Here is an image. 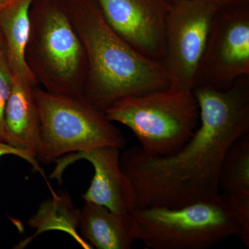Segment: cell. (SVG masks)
<instances>
[{"mask_svg": "<svg viewBox=\"0 0 249 249\" xmlns=\"http://www.w3.org/2000/svg\"><path fill=\"white\" fill-rule=\"evenodd\" d=\"M11 0H0V9L9 4Z\"/></svg>", "mask_w": 249, "mask_h": 249, "instance_id": "obj_20", "label": "cell"}, {"mask_svg": "<svg viewBox=\"0 0 249 249\" xmlns=\"http://www.w3.org/2000/svg\"><path fill=\"white\" fill-rule=\"evenodd\" d=\"M66 3L86 55L82 97L90 104L105 113L121 98L171 85L161 61L140 53L121 37L92 0H66Z\"/></svg>", "mask_w": 249, "mask_h": 249, "instance_id": "obj_2", "label": "cell"}, {"mask_svg": "<svg viewBox=\"0 0 249 249\" xmlns=\"http://www.w3.org/2000/svg\"><path fill=\"white\" fill-rule=\"evenodd\" d=\"M34 0H11L0 9V28L6 45V60L12 74L37 85L25 60L30 32V9Z\"/></svg>", "mask_w": 249, "mask_h": 249, "instance_id": "obj_13", "label": "cell"}, {"mask_svg": "<svg viewBox=\"0 0 249 249\" xmlns=\"http://www.w3.org/2000/svg\"><path fill=\"white\" fill-rule=\"evenodd\" d=\"M12 73L6 59L0 62V142H7L4 112L11 90Z\"/></svg>", "mask_w": 249, "mask_h": 249, "instance_id": "obj_16", "label": "cell"}, {"mask_svg": "<svg viewBox=\"0 0 249 249\" xmlns=\"http://www.w3.org/2000/svg\"><path fill=\"white\" fill-rule=\"evenodd\" d=\"M121 149L111 145L72 152L55 160L58 164L50 178L61 184L62 174L69 165L78 160H88L93 165L94 175L82 198L85 201L106 206L113 212L131 213L135 209V191L121 169Z\"/></svg>", "mask_w": 249, "mask_h": 249, "instance_id": "obj_10", "label": "cell"}, {"mask_svg": "<svg viewBox=\"0 0 249 249\" xmlns=\"http://www.w3.org/2000/svg\"><path fill=\"white\" fill-rule=\"evenodd\" d=\"M114 31L149 58L165 54V22L170 0H92Z\"/></svg>", "mask_w": 249, "mask_h": 249, "instance_id": "obj_9", "label": "cell"}, {"mask_svg": "<svg viewBox=\"0 0 249 249\" xmlns=\"http://www.w3.org/2000/svg\"><path fill=\"white\" fill-rule=\"evenodd\" d=\"M36 86L12 74L4 119L7 143L37 159L41 145V123Z\"/></svg>", "mask_w": 249, "mask_h": 249, "instance_id": "obj_11", "label": "cell"}, {"mask_svg": "<svg viewBox=\"0 0 249 249\" xmlns=\"http://www.w3.org/2000/svg\"><path fill=\"white\" fill-rule=\"evenodd\" d=\"M218 185L223 194L249 193V132L236 139L228 149L219 170Z\"/></svg>", "mask_w": 249, "mask_h": 249, "instance_id": "obj_14", "label": "cell"}, {"mask_svg": "<svg viewBox=\"0 0 249 249\" xmlns=\"http://www.w3.org/2000/svg\"><path fill=\"white\" fill-rule=\"evenodd\" d=\"M5 155H14L22 159V160H27V162H29L32 165L33 168H34L36 171L38 172L42 176L45 178L43 170H42L40 164H39L37 159L32 157V156L28 154L27 152L22 151V150H19V149L13 147L12 145H9L7 142H0V158L4 157Z\"/></svg>", "mask_w": 249, "mask_h": 249, "instance_id": "obj_17", "label": "cell"}, {"mask_svg": "<svg viewBox=\"0 0 249 249\" xmlns=\"http://www.w3.org/2000/svg\"><path fill=\"white\" fill-rule=\"evenodd\" d=\"M41 123L37 160L49 164L62 156L96 147L125 148L127 141L104 112L82 96L55 94L35 88Z\"/></svg>", "mask_w": 249, "mask_h": 249, "instance_id": "obj_5", "label": "cell"}, {"mask_svg": "<svg viewBox=\"0 0 249 249\" xmlns=\"http://www.w3.org/2000/svg\"><path fill=\"white\" fill-rule=\"evenodd\" d=\"M134 233L153 249H207L238 235L225 195L178 208L135 209Z\"/></svg>", "mask_w": 249, "mask_h": 249, "instance_id": "obj_6", "label": "cell"}, {"mask_svg": "<svg viewBox=\"0 0 249 249\" xmlns=\"http://www.w3.org/2000/svg\"><path fill=\"white\" fill-rule=\"evenodd\" d=\"M6 59V45L1 28H0V62Z\"/></svg>", "mask_w": 249, "mask_h": 249, "instance_id": "obj_18", "label": "cell"}, {"mask_svg": "<svg viewBox=\"0 0 249 249\" xmlns=\"http://www.w3.org/2000/svg\"><path fill=\"white\" fill-rule=\"evenodd\" d=\"M171 2H175V1H179V0H170Z\"/></svg>", "mask_w": 249, "mask_h": 249, "instance_id": "obj_21", "label": "cell"}, {"mask_svg": "<svg viewBox=\"0 0 249 249\" xmlns=\"http://www.w3.org/2000/svg\"><path fill=\"white\" fill-rule=\"evenodd\" d=\"M225 196L229 209L238 229L237 237L249 249V193L225 195Z\"/></svg>", "mask_w": 249, "mask_h": 249, "instance_id": "obj_15", "label": "cell"}, {"mask_svg": "<svg viewBox=\"0 0 249 249\" xmlns=\"http://www.w3.org/2000/svg\"><path fill=\"white\" fill-rule=\"evenodd\" d=\"M248 1L224 6L218 11L193 88L208 87L225 91L241 77L249 76Z\"/></svg>", "mask_w": 249, "mask_h": 249, "instance_id": "obj_7", "label": "cell"}, {"mask_svg": "<svg viewBox=\"0 0 249 249\" xmlns=\"http://www.w3.org/2000/svg\"><path fill=\"white\" fill-rule=\"evenodd\" d=\"M220 5L213 0L172 3L165 22L162 65L171 85L193 90L196 72Z\"/></svg>", "mask_w": 249, "mask_h": 249, "instance_id": "obj_8", "label": "cell"}, {"mask_svg": "<svg viewBox=\"0 0 249 249\" xmlns=\"http://www.w3.org/2000/svg\"><path fill=\"white\" fill-rule=\"evenodd\" d=\"M199 124L175 153L154 155L140 146L121 150V169L135 191V209L178 208L213 200L220 194L219 170L228 149L249 132V76L230 89L196 87Z\"/></svg>", "mask_w": 249, "mask_h": 249, "instance_id": "obj_1", "label": "cell"}, {"mask_svg": "<svg viewBox=\"0 0 249 249\" xmlns=\"http://www.w3.org/2000/svg\"><path fill=\"white\" fill-rule=\"evenodd\" d=\"M218 4L220 5L222 7L229 6V5L237 4V3L242 2L245 0H213Z\"/></svg>", "mask_w": 249, "mask_h": 249, "instance_id": "obj_19", "label": "cell"}, {"mask_svg": "<svg viewBox=\"0 0 249 249\" xmlns=\"http://www.w3.org/2000/svg\"><path fill=\"white\" fill-rule=\"evenodd\" d=\"M25 60L37 85L55 94L82 96L87 59L66 0H34Z\"/></svg>", "mask_w": 249, "mask_h": 249, "instance_id": "obj_3", "label": "cell"}, {"mask_svg": "<svg viewBox=\"0 0 249 249\" xmlns=\"http://www.w3.org/2000/svg\"><path fill=\"white\" fill-rule=\"evenodd\" d=\"M105 114L111 122L128 127L142 150L154 155L178 151L199 124V108L193 90L173 85L121 98Z\"/></svg>", "mask_w": 249, "mask_h": 249, "instance_id": "obj_4", "label": "cell"}, {"mask_svg": "<svg viewBox=\"0 0 249 249\" xmlns=\"http://www.w3.org/2000/svg\"><path fill=\"white\" fill-rule=\"evenodd\" d=\"M82 236L98 249H130L137 241L131 213H118L106 206L85 201L78 212Z\"/></svg>", "mask_w": 249, "mask_h": 249, "instance_id": "obj_12", "label": "cell"}]
</instances>
